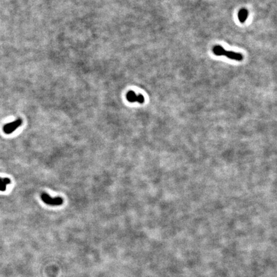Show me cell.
Returning <instances> with one entry per match:
<instances>
[{
  "instance_id": "1",
  "label": "cell",
  "mask_w": 277,
  "mask_h": 277,
  "mask_svg": "<svg viewBox=\"0 0 277 277\" xmlns=\"http://www.w3.org/2000/svg\"><path fill=\"white\" fill-rule=\"evenodd\" d=\"M213 53L216 55L217 56H221L225 55L227 57L229 58L232 60H235L237 61H241L243 59V56L241 53H236L234 52H231V51H227L224 50L221 46L217 45L215 46L213 48Z\"/></svg>"
},
{
  "instance_id": "2",
  "label": "cell",
  "mask_w": 277,
  "mask_h": 277,
  "mask_svg": "<svg viewBox=\"0 0 277 277\" xmlns=\"http://www.w3.org/2000/svg\"><path fill=\"white\" fill-rule=\"evenodd\" d=\"M41 199L43 201V202H44L46 204L50 205L58 206L63 203V199L62 198H52L49 195L46 194L45 192H43L41 194Z\"/></svg>"
},
{
  "instance_id": "3",
  "label": "cell",
  "mask_w": 277,
  "mask_h": 277,
  "mask_svg": "<svg viewBox=\"0 0 277 277\" xmlns=\"http://www.w3.org/2000/svg\"><path fill=\"white\" fill-rule=\"evenodd\" d=\"M23 121L21 119H18L14 121L8 123L3 126V131L5 133L10 134L14 131L19 126L22 125Z\"/></svg>"
},
{
  "instance_id": "4",
  "label": "cell",
  "mask_w": 277,
  "mask_h": 277,
  "mask_svg": "<svg viewBox=\"0 0 277 277\" xmlns=\"http://www.w3.org/2000/svg\"><path fill=\"white\" fill-rule=\"evenodd\" d=\"M126 99L129 102L133 103V102H138L139 103H143L144 102V98L142 95H136L135 92L132 91H128L126 94Z\"/></svg>"
},
{
  "instance_id": "5",
  "label": "cell",
  "mask_w": 277,
  "mask_h": 277,
  "mask_svg": "<svg viewBox=\"0 0 277 277\" xmlns=\"http://www.w3.org/2000/svg\"><path fill=\"white\" fill-rule=\"evenodd\" d=\"M248 10L245 9H242L238 13V18L239 20L241 23H244L246 19L248 18Z\"/></svg>"
},
{
  "instance_id": "6",
  "label": "cell",
  "mask_w": 277,
  "mask_h": 277,
  "mask_svg": "<svg viewBox=\"0 0 277 277\" xmlns=\"http://www.w3.org/2000/svg\"><path fill=\"white\" fill-rule=\"evenodd\" d=\"M9 184H10V180L9 178H0V190L5 191L7 189V185Z\"/></svg>"
}]
</instances>
